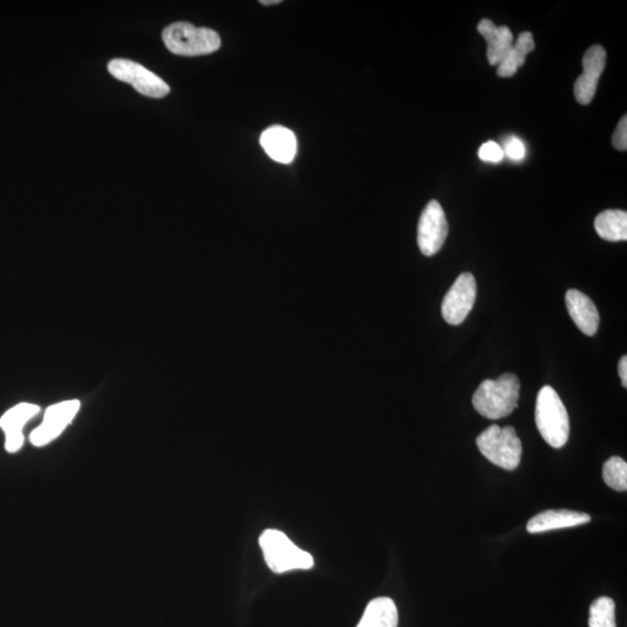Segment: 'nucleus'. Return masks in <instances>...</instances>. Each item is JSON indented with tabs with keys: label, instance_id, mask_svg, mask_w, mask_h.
Listing matches in <instances>:
<instances>
[{
	"label": "nucleus",
	"instance_id": "nucleus-16",
	"mask_svg": "<svg viewBox=\"0 0 627 627\" xmlns=\"http://www.w3.org/2000/svg\"><path fill=\"white\" fill-rule=\"evenodd\" d=\"M533 49H535V40H533L532 34L529 32L520 33L506 58L498 66L499 77L509 78L515 76Z\"/></svg>",
	"mask_w": 627,
	"mask_h": 627
},
{
	"label": "nucleus",
	"instance_id": "nucleus-7",
	"mask_svg": "<svg viewBox=\"0 0 627 627\" xmlns=\"http://www.w3.org/2000/svg\"><path fill=\"white\" fill-rule=\"evenodd\" d=\"M448 234V224L443 207L437 200L427 203L417 227V243L423 255H436L442 249Z\"/></svg>",
	"mask_w": 627,
	"mask_h": 627
},
{
	"label": "nucleus",
	"instance_id": "nucleus-25",
	"mask_svg": "<svg viewBox=\"0 0 627 627\" xmlns=\"http://www.w3.org/2000/svg\"><path fill=\"white\" fill-rule=\"evenodd\" d=\"M618 373H620L622 385L624 388H627V357H622L620 360V365H618Z\"/></svg>",
	"mask_w": 627,
	"mask_h": 627
},
{
	"label": "nucleus",
	"instance_id": "nucleus-22",
	"mask_svg": "<svg viewBox=\"0 0 627 627\" xmlns=\"http://www.w3.org/2000/svg\"><path fill=\"white\" fill-rule=\"evenodd\" d=\"M612 144L616 149L626 151L627 149V118L626 116L621 118L616 130H614L612 137Z\"/></svg>",
	"mask_w": 627,
	"mask_h": 627
},
{
	"label": "nucleus",
	"instance_id": "nucleus-15",
	"mask_svg": "<svg viewBox=\"0 0 627 627\" xmlns=\"http://www.w3.org/2000/svg\"><path fill=\"white\" fill-rule=\"evenodd\" d=\"M399 614L393 600L380 597L368 603L357 627H397Z\"/></svg>",
	"mask_w": 627,
	"mask_h": 627
},
{
	"label": "nucleus",
	"instance_id": "nucleus-1",
	"mask_svg": "<svg viewBox=\"0 0 627 627\" xmlns=\"http://www.w3.org/2000/svg\"><path fill=\"white\" fill-rule=\"evenodd\" d=\"M520 384L512 373L498 380H485L474 393L472 404L481 416L499 419L509 416L519 406Z\"/></svg>",
	"mask_w": 627,
	"mask_h": 627
},
{
	"label": "nucleus",
	"instance_id": "nucleus-21",
	"mask_svg": "<svg viewBox=\"0 0 627 627\" xmlns=\"http://www.w3.org/2000/svg\"><path fill=\"white\" fill-rule=\"evenodd\" d=\"M503 156L501 147L493 141L482 144L480 150H478V157L485 162L498 163L503 159Z\"/></svg>",
	"mask_w": 627,
	"mask_h": 627
},
{
	"label": "nucleus",
	"instance_id": "nucleus-4",
	"mask_svg": "<svg viewBox=\"0 0 627 627\" xmlns=\"http://www.w3.org/2000/svg\"><path fill=\"white\" fill-rule=\"evenodd\" d=\"M165 46L180 57H201L216 52L221 39L213 29L196 27L189 23L171 24L162 34Z\"/></svg>",
	"mask_w": 627,
	"mask_h": 627
},
{
	"label": "nucleus",
	"instance_id": "nucleus-24",
	"mask_svg": "<svg viewBox=\"0 0 627 627\" xmlns=\"http://www.w3.org/2000/svg\"><path fill=\"white\" fill-rule=\"evenodd\" d=\"M24 444L23 432H15V434L6 435L5 447L8 452L15 453L19 451Z\"/></svg>",
	"mask_w": 627,
	"mask_h": 627
},
{
	"label": "nucleus",
	"instance_id": "nucleus-12",
	"mask_svg": "<svg viewBox=\"0 0 627 627\" xmlns=\"http://www.w3.org/2000/svg\"><path fill=\"white\" fill-rule=\"evenodd\" d=\"M262 149L275 162L288 164L294 159L298 144L293 131L282 126H272L261 137Z\"/></svg>",
	"mask_w": 627,
	"mask_h": 627
},
{
	"label": "nucleus",
	"instance_id": "nucleus-5",
	"mask_svg": "<svg viewBox=\"0 0 627 627\" xmlns=\"http://www.w3.org/2000/svg\"><path fill=\"white\" fill-rule=\"evenodd\" d=\"M477 445L482 456L503 469H516L522 459V442L512 427H489L478 436Z\"/></svg>",
	"mask_w": 627,
	"mask_h": 627
},
{
	"label": "nucleus",
	"instance_id": "nucleus-17",
	"mask_svg": "<svg viewBox=\"0 0 627 627\" xmlns=\"http://www.w3.org/2000/svg\"><path fill=\"white\" fill-rule=\"evenodd\" d=\"M597 234L610 242L627 240V213L625 211L609 210L595 219Z\"/></svg>",
	"mask_w": 627,
	"mask_h": 627
},
{
	"label": "nucleus",
	"instance_id": "nucleus-14",
	"mask_svg": "<svg viewBox=\"0 0 627 627\" xmlns=\"http://www.w3.org/2000/svg\"><path fill=\"white\" fill-rule=\"evenodd\" d=\"M478 32L484 36L488 48L487 58L490 66H499L506 58L514 45V36L507 26L498 27L489 19L481 20L478 25Z\"/></svg>",
	"mask_w": 627,
	"mask_h": 627
},
{
	"label": "nucleus",
	"instance_id": "nucleus-3",
	"mask_svg": "<svg viewBox=\"0 0 627 627\" xmlns=\"http://www.w3.org/2000/svg\"><path fill=\"white\" fill-rule=\"evenodd\" d=\"M260 544L269 569L282 574L294 570H311L314 566L312 554L300 550L285 533L269 529L262 533Z\"/></svg>",
	"mask_w": 627,
	"mask_h": 627
},
{
	"label": "nucleus",
	"instance_id": "nucleus-23",
	"mask_svg": "<svg viewBox=\"0 0 627 627\" xmlns=\"http://www.w3.org/2000/svg\"><path fill=\"white\" fill-rule=\"evenodd\" d=\"M507 155L515 160L522 159L525 155V148L520 139L512 138L507 144Z\"/></svg>",
	"mask_w": 627,
	"mask_h": 627
},
{
	"label": "nucleus",
	"instance_id": "nucleus-18",
	"mask_svg": "<svg viewBox=\"0 0 627 627\" xmlns=\"http://www.w3.org/2000/svg\"><path fill=\"white\" fill-rule=\"evenodd\" d=\"M39 412L40 408L36 405L21 404L15 406L0 419V427L5 431L6 435L23 432L24 426Z\"/></svg>",
	"mask_w": 627,
	"mask_h": 627
},
{
	"label": "nucleus",
	"instance_id": "nucleus-6",
	"mask_svg": "<svg viewBox=\"0 0 627 627\" xmlns=\"http://www.w3.org/2000/svg\"><path fill=\"white\" fill-rule=\"evenodd\" d=\"M108 71L114 78L130 84L135 90L150 98H163L170 93V87L162 78L129 59H112Z\"/></svg>",
	"mask_w": 627,
	"mask_h": 627
},
{
	"label": "nucleus",
	"instance_id": "nucleus-13",
	"mask_svg": "<svg viewBox=\"0 0 627 627\" xmlns=\"http://www.w3.org/2000/svg\"><path fill=\"white\" fill-rule=\"evenodd\" d=\"M591 517L586 512L571 510H546L532 517L528 523L529 533H542L552 529L579 527L591 522Z\"/></svg>",
	"mask_w": 627,
	"mask_h": 627
},
{
	"label": "nucleus",
	"instance_id": "nucleus-9",
	"mask_svg": "<svg viewBox=\"0 0 627 627\" xmlns=\"http://www.w3.org/2000/svg\"><path fill=\"white\" fill-rule=\"evenodd\" d=\"M607 52L603 46H592L584 54L582 59L583 74L576 79L574 95L581 105H589L595 97L597 86L603 74Z\"/></svg>",
	"mask_w": 627,
	"mask_h": 627
},
{
	"label": "nucleus",
	"instance_id": "nucleus-2",
	"mask_svg": "<svg viewBox=\"0 0 627 627\" xmlns=\"http://www.w3.org/2000/svg\"><path fill=\"white\" fill-rule=\"evenodd\" d=\"M536 425L545 442L554 448L565 447L570 438V417L560 396L550 385L538 393Z\"/></svg>",
	"mask_w": 627,
	"mask_h": 627
},
{
	"label": "nucleus",
	"instance_id": "nucleus-20",
	"mask_svg": "<svg viewBox=\"0 0 627 627\" xmlns=\"http://www.w3.org/2000/svg\"><path fill=\"white\" fill-rule=\"evenodd\" d=\"M603 480L610 488L618 491L627 489V464L620 457H612L603 466Z\"/></svg>",
	"mask_w": 627,
	"mask_h": 627
},
{
	"label": "nucleus",
	"instance_id": "nucleus-8",
	"mask_svg": "<svg viewBox=\"0 0 627 627\" xmlns=\"http://www.w3.org/2000/svg\"><path fill=\"white\" fill-rule=\"evenodd\" d=\"M477 299V282L472 273L457 277L443 300L442 315L448 324L459 325L468 316Z\"/></svg>",
	"mask_w": 627,
	"mask_h": 627
},
{
	"label": "nucleus",
	"instance_id": "nucleus-10",
	"mask_svg": "<svg viewBox=\"0 0 627 627\" xmlns=\"http://www.w3.org/2000/svg\"><path fill=\"white\" fill-rule=\"evenodd\" d=\"M79 406L80 404L77 400L66 401L50 406L46 409L44 423L32 432L31 442L36 447H44V445L52 442L69 425L72 418L77 414Z\"/></svg>",
	"mask_w": 627,
	"mask_h": 627
},
{
	"label": "nucleus",
	"instance_id": "nucleus-11",
	"mask_svg": "<svg viewBox=\"0 0 627 627\" xmlns=\"http://www.w3.org/2000/svg\"><path fill=\"white\" fill-rule=\"evenodd\" d=\"M566 307L576 327L587 336H594L599 330L600 314L591 299L582 292L570 290L566 293Z\"/></svg>",
	"mask_w": 627,
	"mask_h": 627
},
{
	"label": "nucleus",
	"instance_id": "nucleus-26",
	"mask_svg": "<svg viewBox=\"0 0 627 627\" xmlns=\"http://www.w3.org/2000/svg\"><path fill=\"white\" fill-rule=\"evenodd\" d=\"M262 5H272V4H281L282 0H261Z\"/></svg>",
	"mask_w": 627,
	"mask_h": 627
},
{
	"label": "nucleus",
	"instance_id": "nucleus-19",
	"mask_svg": "<svg viewBox=\"0 0 627 627\" xmlns=\"http://www.w3.org/2000/svg\"><path fill=\"white\" fill-rule=\"evenodd\" d=\"M589 627H616V604L610 597L592 601L589 612Z\"/></svg>",
	"mask_w": 627,
	"mask_h": 627
}]
</instances>
